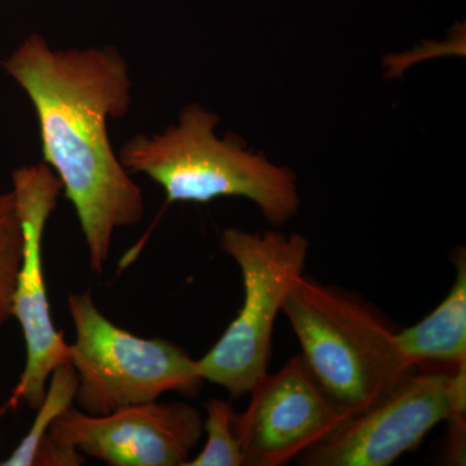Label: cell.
Returning a JSON list of instances; mask_svg holds the SVG:
<instances>
[{
	"mask_svg": "<svg viewBox=\"0 0 466 466\" xmlns=\"http://www.w3.org/2000/svg\"><path fill=\"white\" fill-rule=\"evenodd\" d=\"M219 116L188 106L179 124L153 137L137 135L118 157L130 174L162 187L167 204H208L219 198H245L258 205L271 225H285L299 208L296 174L244 148L235 137L219 139Z\"/></svg>",
	"mask_w": 466,
	"mask_h": 466,
	"instance_id": "cell-3",
	"label": "cell"
},
{
	"mask_svg": "<svg viewBox=\"0 0 466 466\" xmlns=\"http://www.w3.org/2000/svg\"><path fill=\"white\" fill-rule=\"evenodd\" d=\"M76 386L78 380L76 370L69 363L54 370L29 431L24 435L11 456L2 462L3 466H35L39 451L50 435L51 426L75 403Z\"/></svg>",
	"mask_w": 466,
	"mask_h": 466,
	"instance_id": "cell-11",
	"label": "cell"
},
{
	"mask_svg": "<svg viewBox=\"0 0 466 466\" xmlns=\"http://www.w3.org/2000/svg\"><path fill=\"white\" fill-rule=\"evenodd\" d=\"M309 373L350 416L363 412L412 372L392 329L366 299L302 275L283 302Z\"/></svg>",
	"mask_w": 466,
	"mask_h": 466,
	"instance_id": "cell-2",
	"label": "cell"
},
{
	"mask_svg": "<svg viewBox=\"0 0 466 466\" xmlns=\"http://www.w3.org/2000/svg\"><path fill=\"white\" fill-rule=\"evenodd\" d=\"M456 279L446 299L419 323L397 332L398 343L413 368L441 366L455 370L466 363V256H452Z\"/></svg>",
	"mask_w": 466,
	"mask_h": 466,
	"instance_id": "cell-10",
	"label": "cell"
},
{
	"mask_svg": "<svg viewBox=\"0 0 466 466\" xmlns=\"http://www.w3.org/2000/svg\"><path fill=\"white\" fill-rule=\"evenodd\" d=\"M452 372L410 375L300 456L308 466H389L452 413Z\"/></svg>",
	"mask_w": 466,
	"mask_h": 466,
	"instance_id": "cell-7",
	"label": "cell"
},
{
	"mask_svg": "<svg viewBox=\"0 0 466 466\" xmlns=\"http://www.w3.org/2000/svg\"><path fill=\"white\" fill-rule=\"evenodd\" d=\"M12 183L23 229V256L11 314L23 330L26 361L2 413L15 410L21 404L36 410L54 370L69 363V343L52 321L42 254L46 226L56 208L63 186L56 174L43 162L17 168L12 175Z\"/></svg>",
	"mask_w": 466,
	"mask_h": 466,
	"instance_id": "cell-6",
	"label": "cell"
},
{
	"mask_svg": "<svg viewBox=\"0 0 466 466\" xmlns=\"http://www.w3.org/2000/svg\"><path fill=\"white\" fill-rule=\"evenodd\" d=\"M204 431L208 438L204 449L184 466H242L244 456L235 431V415L228 401L211 398L205 404Z\"/></svg>",
	"mask_w": 466,
	"mask_h": 466,
	"instance_id": "cell-12",
	"label": "cell"
},
{
	"mask_svg": "<svg viewBox=\"0 0 466 466\" xmlns=\"http://www.w3.org/2000/svg\"><path fill=\"white\" fill-rule=\"evenodd\" d=\"M23 256V229L14 191L0 193V323L12 317V299Z\"/></svg>",
	"mask_w": 466,
	"mask_h": 466,
	"instance_id": "cell-13",
	"label": "cell"
},
{
	"mask_svg": "<svg viewBox=\"0 0 466 466\" xmlns=\"http://www.w3.org/2000/svg\"><path fill=\"white\" fill-rule=\"evenodd\" d=\"M222 249L240 268L244 302L198 364L204 381L222 386L238 400L268 373L276 319L291 284L305 271L309 241L299 233L228 228L222 235Z\"/></svg>",
	"mask_w": 466,
	"mask_h": 466,
	"instance_id": "cell-5",
	"label": "cell"
},
{
	"mask_svg": "<svg viewBox=\"0 0 466 466\" xmlns=\"http://www.w3.org/2000/svg\"><path fill=\"white\" fill-rule=\"evenodd\" d=\"M3 67L26 92L38 118L43 164L56 174L75 208L90 266L101 274L113 235L142 222V189L119 161L108 134L109 119L131 106L127 63L115 47L54 51L33 33Z\"/></svg>",
	"mask_w": 466,
	"mask_h": 466,
	"instance_id": "cell-1",
	"label": "cell"
},
{
	"mask_svg": "<svg viewBox=\"0 0 466 466\" xmlns=\"http://www.w3.org/2000/svg\"><path fill=\"white\" fill-rule=\"evenodd\" d=\"M204 421L183 401L137 404L106 415L69 407L50 429L56 443L113 466H184Z\"/></svg>",
	"mask_w": 466,
	"mask_h": 466,
	"instance_id": "cell-8",
	"label": "cell"
},
{
	"mask_svg": "<svg viewBox=\"0 0 466 466\" xmlns=\"http://www.w3.org/2000/svg\"><path fill=\"white\" fill-rule=\"evenodd\" d=\"M76 339L69 364L78 386L75 403L88 415L158 400L167 392L195 395L204 380L198 360L164 339H143L112 323L90 291L70 294Z\"/></svg>",
	"mask_w": 466,
	"mask_h": 466,
	"instance_id": "cell-4",
	"label": "cell"
},
{
	"mask_svg": "<svg viewBox=\"0 0 466 466\" xmlns=\"http://www.w3.org/2000/svg\"><path fill=\"white\" fill-rule=\"evenodd\" d=\"M247 410L235 415L244 466H281L323 441L348 413L328 398L302 357H293L249 392Z\"/></svg>",
	"mask_w": 466,
	"mask_h": 466,
	"instance_id": "cell-9",
	"label": "cell"
}]
</instances>
